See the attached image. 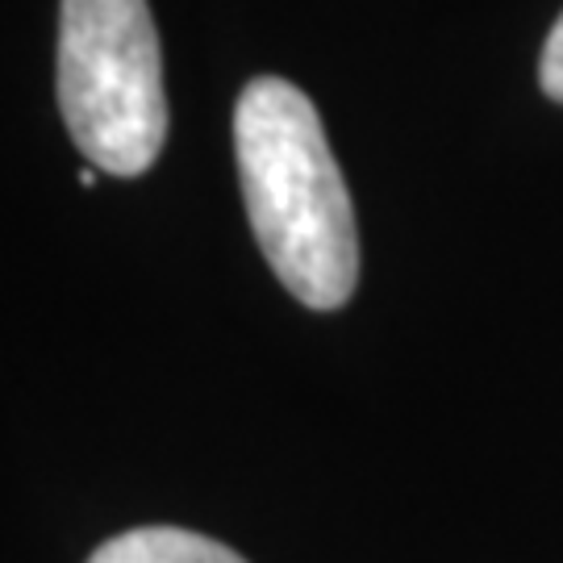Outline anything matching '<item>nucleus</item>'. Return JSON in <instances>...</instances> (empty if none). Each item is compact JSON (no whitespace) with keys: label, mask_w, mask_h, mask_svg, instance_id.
I'll list each match as a JSON object with an SVG mask.
<instances>
[{"label":"nucleus","mask_w":563,"mask_h":563,"mask_svg":"<svg viewBox=\"0 0 563 563\" xmlns=\"http://www.w3.org/2000/svg\"><path fill=\"white\" fill-rule=\"evenodd\" d=\"M234 155L276 280L309 309H342L360 280V234L313 101L276 76L251 80L234 104Z\"/></svg>","instance_id":"nucleus-1"},{"label":"nucleus","mask_w":563,"mask_h":563,"mask_svg":"<svg viewBox=\"0 0 563 563\" xmlns=\"http://www.w3.org/2000/svg\"><path fill=\"white\" fill-rule=\"evenodd\" d=\"M59 113L84 159L134 180L167 139L159 38L146 0H63Z\"/></svg>","instance_id":"nucleus-2"},{"label":"nucleus","mask_w":563,"mask_h":563,"mask_svg":"<svg viewBox=\"0 0 563 563\" xmlns=\"http://www.w3.org/2000/svg\"><path fill=\"white\" fill-rule=\"evenodd\" d=\"M88 563H246L218 539L180 526H139L92 551Z\"/></svg>","instance_id":"nucleus-3"},{"label":"nucleus","mask_w":563,"mask_h":563,"mask_svg":"<svg viewBox=\"0 0 563 563\" xmlns=\"http://www.w3.org/2000/svg\"><path fill=\"white\" fill-rule=\"evenodd\" d=\"M539 84H543V92L551 101L563 104V13L551 25V34H547L543 59H539Z\"/></svg>","instance_id":"nucleus-4"},{"label":"nucleus","mask_w":563,"mask_h":563,"mask_svg":"<svg viewBox=\"0 0 563 563\" xmlns=\"http://www.w3.org/2000/svg\"><path fill=\"white\" fill-rule=\"evenodd\" d=\"M80 184H84V188H97V172H92V167H84V172H80Z\"/></svg>","instance_id":"nucleus-5"}]
</instances>
